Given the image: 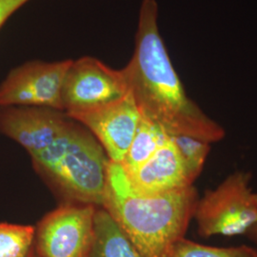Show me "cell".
Instances as JSON below:
<instances>
[{"instance_id": "obj_13", "label": "cell", "mask_w": 257, "mask_h": 257, "mask_svg": "<svg viewBox=\"0 0 257 257\" xmlns=\"http://www.w3.org/2000/svg\"><path fill=\"white\" fill-rule=\"evenodd\" d=\"M170 138L182 159L188 179L193 185L202 173L211 151V143L202 139L185 136H170Z\"/></svg>"}, {"instance_id": "obj_19", "label": "cell", "mask_w": 257, "mask_h": 257, "mask_svg": "<svg viewBox=\"0 0 257 257\" xmlns=\"http://www.w3.org/2000/svg\"><path fill=\"white\" fill-rule=\"evenodd\" d=\"M254 198H255V201L257 203V193H254Z\"/></svg>"}, {"instance_id": "obj_6", "label": "cell", "mask_w": 257, "mask_h": 257, "mask_svg": "<svg viewBox=\"0 0 257 257\" xmlns=\"http://www.w3.org/2000/svg\"><path fill=\"white\" fill-rule=\"evenodd\" d=\"M128 93L121 70L92 56L72 60L62 87L63 110L72 115L116 101Z\"/></svg>"}, {"instance_id": "obj_4", "label": "cell", "mask_w": 257, "mask_h": 257, "mask_svg": "<svg viewBox=\"0 0 257 257\" xmlns=\"http://www.w3.org/2000/svg\"><path fill=\"white\" fill-rule=\"evenodd\" d=\"M245 172L229 175L198 199L193 218L203 237L246 234L257 223V203Z\"/></svg>"}, {"instance_id": "obj_1", "label": "cell", "mask_w": 257, "mask_h": 257, "mask_svg": "<svg viewBox=\"0 0 257 257\" xmlns=\"http://www.w3.org/2000/svg\"><path fill=\"white\" fill-rule=\"evenodd\" d=\"M122 72L140 114L169 136L198 138L211 144L225 137V130L185 92L159 32L156 0H142L135 51Z\"/></svg>"}, {"instance_id": "obj_10", "label": "cell", "mask_w": 257, "mask_h": 257, "mask_svg": "<svg viewBox=\"0 0 257 257\" xmlns=\"http://www.w3.org/2000/svg\"><path fill=\"white\" fill-rule=\"evenodd\" d=\"M127 176L134 190L143 194L170 193L193 186L170 136L154 156Z\"/></svg>"}, {"instance_id": "obj_17", "label": "cell", "mask_w": 257, "mask_h": 257, "mask_svg": "<svg viewBox=\"0 0 257 257\" xmlns=\"http://www.w3.org/2000/svg\"><path fill=\"white\" fill-rule=\"evenodd\" d=\"M246 235L253 244H255L257 246V223L251 229L248 230Z\"/></svg>"}, {"instance_id": "obj_12", "label": "cell", "mask_w": 257, "mask_h": 257, "mask_svg": "<svg viewBox=\"0 0 257 257\" xmlns=\"http://www.w3.org/2000/svg\"><path fill=\"white\" fill-rule=\"evenodd\" d=\"M168 138L169 135L163 128L141 115L136 135L120 163L126 175L133 174L143 165Z\"/></svg>"}, {"instance_id": "obj_14", "label": "cell", "mask_w": 257, "mask_h": 257, "mask_svg": "<svg viewBox=\"0 0 257 257\" xmlns=\"http://www.w3.org/2000/svg\"><path fill=\"white\" fill-rule=\"evenodd\" d=\"M36 227L0 223V257H25L35 243Z\"/></svg>"}, {"instance_id": "obj_18", "label": "cell", "mask_w": 257, "mask_h": 257, "mask_svg": "<svg viewBox=\"0 0 257 257\" xmlns=\"http://www.w3.org/2000/svg\"><path fill=\"white\" fill-rule=\"evenodd\" d=\"M25 257H39L38 256V254L37 253V251H36V249H35V247L33 246V248H31V250L29 251V253H28L27 255Z\"/></svg>"}, {"instance_id": "obj_2", "label": "cell", "mask_w": 257, "mask_h": 257, "mask_svg": "<svg viewBox=\"0 0 257 257\" xmlns=\"http://www.w3.org/2000/svg\"><path fill=\"white\" fill-rule=\"evenodd\" d=\"M198 199L193 186L170 193H138L121 164L109 162L102 208L145 257H166L185 237Z\"/></svg>"}, {"instance_id": "obj_7", "label": "cell", "mask_w": 257, "mask_h": 257, "mask_svg": "<svg viewBox=\"0 0 257 257\" xmlns=\"http://www.w3.org/2000/svg\"><path fill=\"white\" fill-rule=\"evenodd\" d=\"M71 63L72 59L55 62L33 60L11 70L0 84V107L63 110L62 87Z\"/></svg>"}, {"instance_id": "obj_15", "label": "cell", "mask_w": 257, "mask_h": 257, "mask_svg": "<svg viewBox=\"0 0 257 257\" xmlns=\"http://www.w3.org/2000/svg\"><path fill=\"white\" fill-rule=\"evenodd\" d=\"M166 257H257V250L246 245L230 248L211 247L184 237L175 242Z\"/></svg>"}, {"instance_id": "obj_11", "label": "cell", "mask_w": 257, "mask_h": 257, "mask_svg": "<svg viewBox=\"0 0 257 257\" xmlns=\"http://www.w3.org/2000/svg\"><path fill=\"white\" fill-rule=\"evenodd\" d=\"M89 257H145L103 208L94 214V234Z\"/></svg>"}, {"instance_id": "obj_16", "label": "cell", "mask_w": 257, "mask_h": 257, "mask_svg": "<svg viewBox=\"0 0 257 257\" xmlns=\"http://www.w3.org/2000/svg\"><path fill=\"white\" fill-rule=\"evenodd\" d=\"M28 1L30 0H0V28Z\"/></svg>"}, {"instance_id": "obj_9", "label": "cell", "mask_w": 257, "mask_h": 257, "mask_svg": "<svg viewBox=\"0 0 257 257\" xmlns=\"http://www.w3.org/2000/svg\"><path fill=\"white\" fill-rule=\"evenodd\" d=\"M72 118L63 110L45 107H0V134L16 141L32 157L50 147Z\"/></svg>"}, {"instance_id": "obj_5", "label": "cell", "mask_w": 257, "mask_h": 257, "mask_svg": "<svg viewBox=\"0 0 257 257\" xmlns=\"http://www.w3.org/2000/svg\"><path fill=\"white\" fill-rule=\"evenodd\" d=\"M92 205L60 204L37 223L34 247L39 257H89L94 234Z\"/></svg>"}, {"instance_id": "obj_3", "label": "cell", "mask_w": 257, "mask_h": 257, "mask_svg": "<svg viewBox=\"0 0 257 257\" xmlns=\"http://www.w3.org/2000/svg\"><path fill=\"white\" fill-rule=\"evenodd\" d=\"M31 159L61 204L102 208L110 158L82 124L72 118L50 147Z\"/></svg>"}, {"instance_id": "obj_8", "label": "cell", "mask_w": 257, "mask_h": 257, "mask_svg": "<svg viewBox=\"0 0 257 257\" xmlns=\"http://www.w3.org/2000/svg\"><path fill=\"white\" fill-rule=\"evenodd\" d=\"M69 116L88 128L99 141L110 161L116 163L123 160L141 118L130 92L116 101Z\"/></svg>"}]
</instances>
